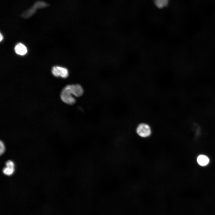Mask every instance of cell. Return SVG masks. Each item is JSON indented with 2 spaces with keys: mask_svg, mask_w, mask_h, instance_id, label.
<instances>
[{
  "mask_svg": "<svg viewBox=\"0 0 215 215\" xmlns=\"http://www.w3.org/2000/svg\"><path fill=\"white\" fill-rule=\"evenodd\" d=\"M37 9L33 5L31 7L23 13L21 16L25 19L29 18L33 16L36 12Z\"/></svg>",
  "mask_w": 215,
  "mask_h": 215,
  "instance_id": "6",
  "label": "cell"
},
{
  "mask_svg": "<svg viewBox=\"0 0 215 215\" xmlns=\"http://www.w3.org/2000/svg\"><path fill=\"white\" fill-rule=\"evenodd\" d=\"M70 89L74 96L79 97L84 93V90L82 86L79 84L69 85Z\"/></svg>",
  "mask_w": 215,
  "mask_h": 215,
  "instance_id": "4",
  "label": "cell"
},
{
  "mask_svg": "<svg viewBox=\"0 0 215 215\" xmlns=\"http://www.w3.org/2000/svg\"><path fill=\"white\" fill-rule=\"evenodd\" d=\"M197 161L198 164L202 166H205L207 165L209 162L208 157L203 155L199 156L197 158Z\"/></svg>",
  "mask_w": 215,
  "mask_h": 215,
  "instance_id": "7",
  "label": "cell"
},
{
  "mask_svg": "<svg viewBox=\"0 0 215 215\" xmlns=\"http://www.w3.org/2000/svg\"><path fill=\"white\" fill-rule=\"evenodd\" d=\"M136 132L139 136L144 139L149 137L152 133L151 127L148 124L145 122L139 124L136 127Z\"/></svg>",
  "mask_w": 215,
  "mask_h": 215,
  "instance_id": "2",
  "label": "cell"
},
{
  "mask_svg": "<svg viewBox=\"0 0 215 215\" xmlns=\"http://www.w3.org/2000/svg\"><path fill=\"white\" fill-rule=\"evenodd\" d=\"M14 50L18 55L23 56L27 53V50L26 46L21 43H17L15 46Z\"/></svg>",
  "mask_w": 215,
  "mask_h": 215,
  "instance_id": "5",
  "label": "cell"
},
{
  "mask_svg": "<svg viewBox=\"0 0 215 215\" xmlns=\"http://www.w3.org/2000/svg\"><path fill=\"white\" fill-rule=\"evenodd\" d=\"M74 96L69 85L63 88L60 95L61 99L64 102L71 105H73L76 102Z\"/></svg>",
  "mask_w": 215,
  "mask_h": 215,
  "instance_id": "1",
  "label": "cell"
},
{
  "mask_svg": "<svg viewBox=\"0 0 215 215\" xmlns=\"http://www.w3.org/2000/svg\"><path fill=\"white\" fill-rule=\"evenodd\" d=\"M169 1V0H154V2L157 7L162 9L167 6Z\"/></svg>",
  "mask_w": 215,
  "mask_h": 215,
  "instance_id": "8",
  "label": "cell"
},
{
  "mask_svg": "<svg viewBox=\"0 0 215 215\" xmlns=\"http://www.w3.org/2000/svg\"><path fill=\"white\" fill-rule=\"evenodd\" d=\"M0 155H1L4 153L5 150V146L3 142L1 141H0Z\"/></svg>",
  "mask_w": 215,
  "mask_h": 215,
  "instance_id": "11",
  "label": "cell"
},
{
  "mask_svg": "<svg viewBox=\"0 0 215 215\" xmlns=\"http://www.w3.org/2000/svg\"><path fill=\"white\" fill-rule=\"evenodd\" d=\"M3 39V36L2 34L1 33H0V42H1L2 41V40Z\"/></svg>",
  "mask_w": 215,
  "mask_h": 215,
  "instance_id": "12",
  "label": "cell"
},
{
  "mask_svg": "<svg viewBox=\"0 0 215 215\" xmlns=\"http://www.w3.org/2000/svg\"><path fill=\"white\" fill-rule=\"evenodd\" d=\"M14 168L6 166L3 169V173L5 175L10 176L13 174L14 172Z\"/></svg>",
  "mask_w": 215,
  "mask_h": 215,
  "instance_id": "10",
  "label": "cell"
},
{
  "mask_svg": "<svg viewBox=\"0 0 215 215\" xmlns=\"http://www.w3.org/2000/svg\"><path fill=\"white\" fill-rule=\"evenodd\" d=\"M51 72L55 76L60 77L63 78H66L69 75V72L67 68L58 66H53L51 69Z\"/></svg>",
  "mask_w": 215,
  "mask_h": 215,
  "instance_id": "3",
  "label": "cell"
},
{
  "mask_svg": "<svg viewBox=\"0 0 215 215\" xmlns=\"http://www.w3.org/2000/svg\"><path fill=\"white\" fill-rule=\"evenodd\" d=\"M33 5L38 9L45 8L48 7L49 5L44 1H36Z\"/></svg>",
  "mask_w": 215,
  "mask_h": 215,
  "instance_id": "9",
  "label": "cell"
}]
</instances>
